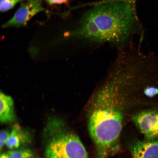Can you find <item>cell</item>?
<instances>
[{"mask_svg": "<svg viewBox=\"0 0 158 158\" xmlns=\"http://www.w3.org/2000/svg\"><path fill=\"white\" fill-rule=\"evenodd\" d=\"M116 75L94 95L88 107V128L99 158H106L117 147L123 127L127 80Z\"/></svg>", "mask_w": 158, "mask_h": 158, "instance_id": "obj_1", "label": "cell"}, {"mask_svg": "<svg viewBox=\"0 0 158 158\" xmlns=\"http://www.w3.org/2000/svg\"><path fill=\"white\" fill-rule=\"evenodd\" d=\"M135 5L114 0L96 5L82 15L70 35L96 43L123 44L138 26Z\"/></svg>", "mask_w": 158, "mask_h": 158, "instance_id": "obj_2", "label": "cell"}, {"mask_svg": "<svg viewBox=\"0 0 158 158\" xmlns=\"http://www.w3.org/2000/svg\"><path fill=\"white\" fill-rule=\"evenodd\" d=\"M44 132L48 138L46 158H88L79 137L60 120H49Z\"/></svg>", "mask_w": 158, "mask_h": 158, "instance_id": "obj_3", "label": "cell"}, {"mask_svg": "<svg viewBox=\"0 0 158 158\" xmlns=\"http://www.w3.org/2000/svg\"><path fill=\"white\" fill-rule=\"evenodd\" d=\"M132 119L146 141L158 138V109L141 111L133 115Z\"/></svg>", "mask_w": 158, "mask_h": 158, "instance_id": "obj_4", "label": "cell"}, {"mask_svg": "<svg viewBox=\"0 0 158 158\" xmlns=\"http://www.w3.org/2000/svg\"><path fill=\"white\" fill-rule=\"evenodd\" d=\"M44 9L42 0H29L22 3L13 17L3 25L2 28L25 26L32 17Z\"/></svg>", "mask_w": 158, "mask_h": 158, "instance_id": "obj_5", "label": "cell"}, {"mask_svg": "<svg viewBox=\"0 0 158 158\" xmlns=\"http://www.w3.org/2000/svg\"><path fill=\"white\" fill-rule=\"evenodd\" d=\"M130 148L133 158H158V138L149 141L135 139Z\"/></svg>", "mask_w": 158, "mask_h": 158, "instance_id": "obj_6", "label": "cell"}, {"mask_svg": "<svg viewBox=\"0 0 158 158\" xmlns=\"http://www.w3.org/2000/svg\"><path fill=\"white\" fill-rule=\"evenodd\" d=\"M16 118L13 100L2 92L0 95V120L2 123H11Z\"/></svg>", "mask_w": 158, "mask_h": 158, "instance_id": "obj_7", "label": "cell"}, {"mask_svg": "<svg viewBox=\"0 0 158 158\" xmlns=\"http://www.w3.org/2000/svg\"><path fill=\"white\" fill-rule=\"evenodd\" d=\"M29 138V134L27 131L19 124H14L12 127L6 145L9 149L15 150L21 144L28 141Z\"/></svg>", "mask_w": 158, "mask_h": 158, "instance_id": "obj_8", "label": "cell"}, {"mask_svg": "<svg viewBox=\"0 0 158 158\" xmlns=\"http://www.w3.org/2000/svg\"><path fill=\"white\" fill-rule=\"evenodd\" d=\"M10 158H33V152L28 148H21L11 150L8 153Z\"/></svg>", "mask_w": 158, "mask_h": 158, "instance_id": "obj_9", "label": "cell"}, {"mask_svg": "<svg viewBox=\"0 0 158 158\" xmlns=\"http://www.w3.org/2000/svg\"><path fill=\"white\" fill-rule=\"evenodd\" d=\"M23 0H0V10L5 12L13 8L18 3Z\"/></svg>", "mask_w": 158, "mask_h": 158, "instance_id": "obj_10", "label": "cell"}, {"mask_svg": "<svg viewBox=\"0 0 158 158\" xmlns=\"http://www.w3.org/2000/svg\"><path fill=\"white\" fill-rule=\"evenodd\" d=\"M10 132L6 130H3L0 133V150L3 148L5 144L8 137Z\"/></svg>", "mask_w": 158, "mask_h": 158, "instance_id": "obj_11", "label": "cell"}, {"mask_svg": "<svg viewBox=\"0 0 158 158\" xmlns=\"http://www.w3.org/2000/svg\"><path fill=\"white\" fill-rule=\"evenodd\" d=\"M144 92L146 96L152 97L158 94V88L154 87H148L144 89Z\"/></svg>", "mask_w": 158, "mask_h": 158, "instance_id": "obj_12", "label": "cell"}, {"mask_svg": "<svg viewBox=\"0 0 158 158\" xmlns=\"http://www.w3.org/2000/svg\"><path fill=\"white\" fill-rule=\"evenodd\" d=\"M73 0H48L47 1L51 4H61Z\"/></svg>", "mask_w": 158, "mask_h": 158, "instance_id": "obj_13", "label": "cell"}, {"mask_svg": "<svg viewBox=\"0 0 158 158\" xmlns=\"http://www.w3.org/2000/svg\"><path fill=\"white\" fill-rule=\"evenodd\" d=\"M124 1L129 3L130 4L135 5L136 0H114Z\"/></svg>", "mask_w": 158, "mask_h": 158, "instance_id": "obj_14", "label": "cell"}, {"mask_svg": "<svg viewBox=\"0 0 158 158\" xmlns=\"http://www.w3.org/2000/svg\"><path fill=\"white\" fill-rule=\"evenodd\" d=\"M0 158H10V157L8 153H4L1 155Z\"/></svg>", "mask_w": 158, "mask_h": 158, "instance_id": "obj_15", "label": "cell"}, {"mask_svg": "<svg viewBox=\"0 0 158 158\" xmlns=\"http://www.w3.org/2000/svg\"><path fill=\"white\" fill-rule=\"evenodd\" d=\"M46 1H47L48 0H45Z\"/></svg>", "mask_w": 158, "mask_h": 158, "instance_id": "obj_16", "label": "cell"}, {"mask_svg": "<svg viewBox=\"0 0 158 158\" xmlns=\"http://www.w3.org/2000/svg\"></svg>", "mask_w": 158, "mask_h": 158, "instance_id": "obj_17", "label": "cell"}]
</instances>
